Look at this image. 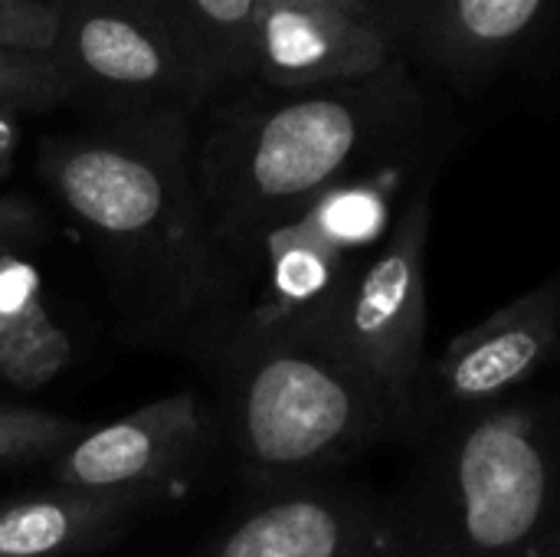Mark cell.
I'll return each instance as SVG.
<instances>
[{
    "instance_id": "cell-2",
    "label": "cell",
    "mask_w": 560,
    "mask_h": 557,
    "mask_svg": "<svg viewBox=\"0 0 560 557\" xmlns=\"http://www.w3.org/2000/svg\"><path fill=\"white\" fill-rule=\"evenodd\" d=\"M197 131V177L210 223L240 253L325 187L433 151V105L400 56L374 76L322 89L243 85Z\"/></svg>"
},
{
    "instance_id": "cell-16",
    "label": "cell",
    "mask_w": 560,
    "mask_h": 557,
    "mask_svg": "<svg viewBox=\"0 0 560 557\" xmlns=\"http://www.w3.org/2000/svg\"><path fill=\"white\" fill-rule=\"evenodd\" d=\"M79 433L82 427L62 414L0 404V469L56 460Z\"/></svg>"
},
{
    "instance_id": "cell-17",
    "label": "cell",
    "mask_w": 560,
    "mask_h": 557,
    "mask_svg": "<svg viewBox=\"0 0 560 557\" xmlns=\"http://www.w3.org/2000/svg\"><path fill=\"white\" fill-rule=\"evenodd\" d=\"M312 3H325V7L345 10V13L371 23L387 39H394L404 49V56L410 59L420 26L436 0H312Z\"/></svg>"
},
{
    "instance_id": "cell-1",
    "label": "cell",
    "mask_w": 560,
    "mask_h": 557,
    "mask_svg": "<svg viewBox=\"0 0 560 557\" xmlns=\"http://www.w3.org/2000/svg\"><path fill=\"white\" fill-rule=\"evenodd\" d=\"M36 167L85 236L121 332L203 364L236 328L246 292L200 194L194 112L43 138Z\"/></svg>"
},
{
    "instance_id": "cell-4",
    "label": "cell",
    "mask_w": 560,
    "mask_h": 557,
    "mask_svg": "<svg viewBox=\"0 0 560 557\" xmlns=\"http://www.w3.org/2000/svg\"><path fill=\"white\" fill-rule=\"evenodd\" d=\"M203 368L220 384L223 437L253 492L341 476L400 440L387 394L312 332L236 322Z\"/></svg>"
},
{
    "instance_id": "cell-18",
    "label": "cell",
    "mask_w": 560,
    "mask_h": 557,
    "mask_svg": "<svg viewBox=\"0 0 560 557\" xmlns=\"http://www.w3.org/2000/svg\"><path fill=\"white\" fill-rule=\"evenodd\" d=\"M56 43L52 0H0V46L49 53Z\"/></svg>"
},
{
    "instance_id": "cell-14",
    "label": "cell",
    "mask_w": 560,
    "mask_h": 557,
    "mask_svg": "<svg viewBox=\"0 0 560 557\" xmlns=\"http://www.w3.org/2000/svg\"><path fill=\"white\" fill-rule=\"evenodd\" d=\"M72 361V338L52 315L26 253H0V381L16 391L52 384Z\"/></svg>"
},
{
    "instance_id": "cell-9",
    "label": "cell",
    "mask_w": 560,
    "mask_h": 557,
    "mask_svg": "<svg viewBox=\"0 0 560 557\" xmlns=\"http://www.w3.org/2000/svg\"><path fill=\"white\" fill-rule=\"evenodd\" d=\"M253 496V506L197 557H374V489L331 476Z\"/></svg>"
},
{
    "instance_id": "cell-5",
    "label": "cell",
    "mask_w": 560,
    "mask_h": 557,
    "mask_svg": "<svg viewBox=\"0 0 560 557\" xmlns=\"http://www.w3.org/2000/svg\"><path fill=\"white\" fill-rule=\"evenodd\" d=\"M433 230V171L407 194L387 240L361 263L338 302L308 328L358 364L394 404L400 433L427 364V246ZM400 443V440H397Z\"/></svg>"
},
{
    "instance_id": "cell-8",
    "label": "cell",
    "mask_w": 560,
    "mask_h": 557,
    "mask_svg": "<svg viewBox=\"0 0 560 557\" xmlns=\"http://www.w3.org/2000/svg\"><path fill=\"white\" fill-rule=\"evenodd\" d=\"M210 420L197 394L158 397L98 430H82L52 466V486L167 496L207 456Z\"/></svg>"
},
{
    "instance_id": "cell-13",
    "label": "cell",
    "mask_w": 560,
    "mask_h": 557,
    "mask_svg": "<svg viewBox=\"0 0 560 557\" xmlns=\"http://www.w3.org/2000/svg\"><path fill=\"white\" fill-rule=\"evenodd\" d=\"M180 53L194 108L249 85V39L256 0H138Z\"/></svg>"
},
{
    "instance_id": "cell-12",
    "label": "cell",
    "mask_w": 560,
    "mask_h": 557,
    "mask_svg": "<svg viewBox=\"0 0 560 557\" xmlns=\"http://www.w3.org/2000/svg\"><path fill=\"white\" fill-rule=\"evenodd\" d=\"M151 492H49L0 502V557H85L115 545L135 519L154 509Z\"/></svg>"
},
{
    "instance_id": "cell-20",
    "label": "cell",
    "mask_w": 560,
    "mask_h": 557,
    "mask_svg": "<svg viewBox=\"0 0 560 557\" xmlns=\"http://www.w3.org/2000/svg\"><path fill=\"white\" fill-rule=\"evenodd\" d=\"M20 118H23V115H16V112H10V108H0V177L10 174L13 158H16V148H20V138H23Z\"/></svg>"
},
{
    "instance_id": "cell-6",
    "label": "cell",
    "mask_w": 560,
    "mask_h": 557,
    "mask_svg": "<svg viewBox=\"0 0 560 557\" xmlns=\"http://www.w3.org/2000/svg\"><path fill=\"white\" fill-rule=\"evenodd\" d=\"M52 56L69 85V108L92 121L194 108L180 53L138 0H52Z\"/></svg>"
},
{
    "instance_id": "cell-3",
    "label": "cell",
    "mask_w": 560,
    "mask_h": 557,
    "mask_svg": "<svg viewBox=\"0 0 560 557\" xmlns=\"http://www.w3.org/2000/svg\"><path fill=\"white\" fill-rule=\"evenodd\" d=\"M410 453L374 557H560V391L463 414Z\"/></svg>"
},
{
    "instance_id": "cell-11",
    "label": "cell",
    "mask_w": 560,
    "mask_h": 557,
    "mask_svg": "<svg viewBox=\"0 0 560 557\" xmlns=\"http://www.w3.org/2000/svg\"><path fill=\"white\" fill-rule=\"evenodd\" d=\"M560 16V0H436L410 49L459 92L486 89Z\"/></svg>"
},
{
    "instance_id": "cell-19",
    "label": "cell",
    "mask_w": 560,
    "mask_h": 557,
    "mask_svg": "<svg viewBox=\"0 0 560 557\" xmlns=\"http://www.w3.org/2000/svg\"><path fill=\"white\" fill-rule=\"evenodd\" d=\"M49 240L46 210L20 194L0 190V253H33Z\"/></svg>"
},
{
    "instance_id": "cell-15",
    "label": "cell",
    "mask_w": 560,
    "mask_h": 557,
    "mask_svg": "<svg viewBox=\"0 0 560 557\" xmlns=\"http://www.w3.org/2000/svg\"><path fill=\"white\" fill-rule=\"evenodd\" d=\"M0 108L46 115L69 108V85L52 53L0 46Z\"/></svg>"
},
{
    "instance_id": "cell-7",
    "label": "cell",
    "mask_w": 560,
    "mask_h": 557,
    "mask_svg": "<svg viewBox=\"0 0 560 557\" xmlns=\"http://www.w3.org/2000/svg\"><path fill=\"white\" fill-rule=\"evenodd\" d=\"M560 358V266L535 289L456 335L427 358L400 433L417 446L443 423L522 394Z\"/></svg>"
},
{
    "instance_id": "cell-10",
    "label": "cell",
    "mask_w": 560,
    "mask_h": 557,
    "mask_svg": "<svg viewBox=\"0 0 560 557\" xmlns=\"http://www.w3.org/2000/svg\"><path fill=\"white\" fill-rule=\"evenodd\" d=\"M404 49L371 23L312 0H256L249 82L322 89L381 72Z\"/></svg>"
}]
</instances>
